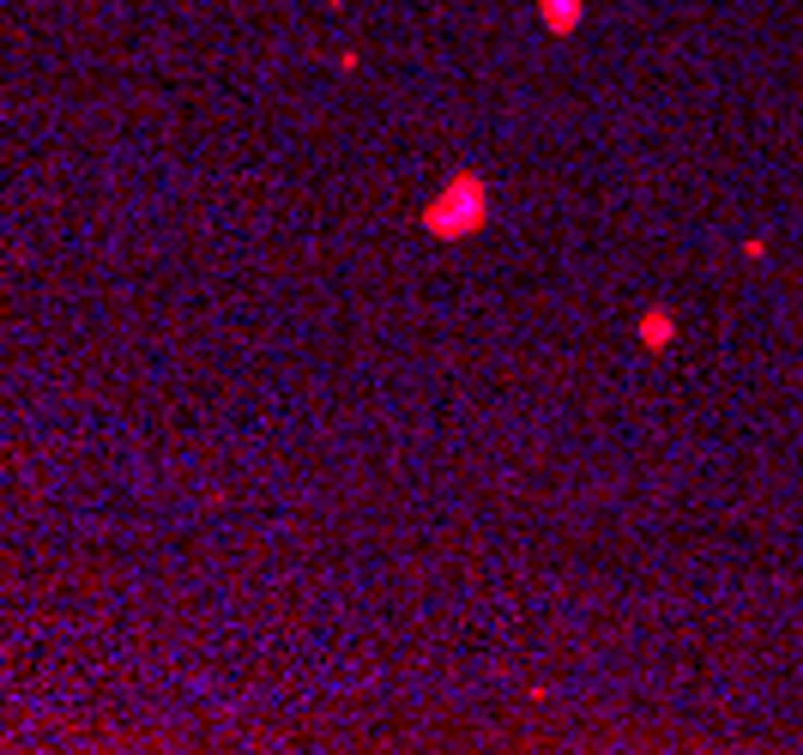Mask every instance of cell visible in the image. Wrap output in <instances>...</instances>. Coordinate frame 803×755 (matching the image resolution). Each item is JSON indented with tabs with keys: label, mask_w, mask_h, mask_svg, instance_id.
I'll list each match as a JSON object with an SVG mask.
<instances>
[{
	"label": "cell",
	"mask_w": 803,
	"mask_h": 755,
	"mask_svg": "<svg viewBox=\"0 0 803 755\" xmlns=\"http://www.w3.org/2000/svg\"><path fill=\"white\" fill-rule=\"evenodd\" d=\"M538 7H544L550 31H574V19H580V0H538Z\"/></svg>",
	"instance_id": "2"
},
{
	"label": "cell",
	"mask_w": 803,
	"mask_h": 755,
	"mask_svg": "<svg viewBox=\"0 0 803 755\" xmlns=\"http://www.w3.org/2000/svg\"><path fill=\"white\" fill-rule=\"evenodd\" d=\"M483 206H490V188H483L478 176H454V188L423 212V224L435 236H466V230L483 224Z\"/></svg>",
	"instance_id": "1"
}]
</instances>
